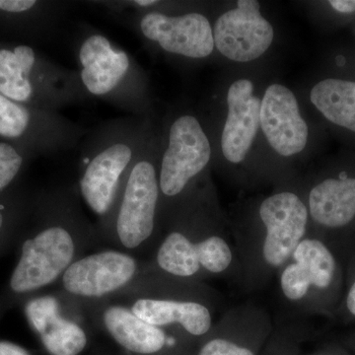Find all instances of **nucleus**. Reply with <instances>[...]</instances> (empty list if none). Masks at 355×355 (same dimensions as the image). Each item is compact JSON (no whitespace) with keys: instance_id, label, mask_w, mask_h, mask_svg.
<instances>
[{"instance_id":"4be33fe9","label":"nucleus","mask_w":355,"mask_h":355,"mask_svg":"<svg viewBox=\"0 0 355 355\" xmlns=\"http://www.w3.org/2000/svg\"><path fill=\"white\" fill-rule=\"evenodd\" d=\"M24 164V156L12 144L0 142V193L15 181Z\"/></svg>"},{"instance_id":"393cba45","label":"nucleus","mask_w":355,"mask_h":355,"mask_svg":"<svg viewBox=\"0 0 355 355\" xmlns=\"http://www.w3.org/2000/svg\"><path fill=\"white\" fill-rule=\"evenodd\" d=\"M261 355H282V336L273 331L270 342L266 345Z\"/></svg>"},{"instance_id":"aec40b11","label":"nucleus","mask_w":355,"mask_h":355,"mask_svg":"<svg viewBox=\"0 0 355 355\" xmlns=\"http://www.w3.org/2000/svg\"><path fill=\"white\" fill-rule=\"evenodd\" d=\"M310 218L327 229H340L355 219V178L324 180L308 196Z\"/></svg>"},{"instance_id":"6ab92c4d","label":"nucleus","mask_w":355,"mask_h":355,"mask_svg":"<svg viewBox=\"0 0 355 355\" xmlns=\"http://www.w3.org/2000/svg\"><path fill=\"white\" fill-rule=\"evenodd\" d=\"M228 114L221 137L224 157L233 164L246 158L260 127L261 101L254 95V84L240 79L227 94Z\"/></svg>"},{"instance_id":"b1692460","label":"nucleus","mask_w":355,"mask_h":355,"mask_svg":"<svg viewBox=\"0 0 355 355\" xmlns=\"http://www.w3.org/2000/svg\"><path fill=\"white\" fill-rule=\"evenodd\" d=\"M0 355H31L28 350L8 340H0Z\"/></svg>"},{"instance_id":"a211bd4d","label":"nucleus","mask_w":355,"mask_h":355,"mask_svg":"<svg viewBox=\"0 0 355 355\" xmlns=\"http://www.w3.org/2000/svg\"><path fill=\"white\" fill-rule=\"evenodd\" d=\"M260 125L268 144L280 155H295L307 144L309 132L297 99L282 84L266 89L261 102Z\"/></svg>"},{"instance_id":"f8f14e48","label":"nucleus","mask_w":355,"mask_h":355,"mask_svg":"<svg viewBox=\"0 0 355 355\" xmlns=\"http://www.w3.org/2000/svg\"><path fill=\"white\" fill-rule=\"evenodd\" d=\"M88 323L106 331L123 349L137 355H160L181 349L191 338L179 331L160 328L137 317L116 299L83 306Z\"/></svg>"},{"instance_id":"423d86ee","label":"nucleus","mask_w":355,"mask_h":355,"mask_svg":"<svg viewBox=\"0 0 355 355\" xmlns=\"http://www.w3.org/2000/svg\"><path fill=\"white\" fill-rule=\"evenodd\" d=\"M113 299L140 319L179 331L200 343L214 327V306L202 282H187L148 268L135 284Z\"/></svg>"},{"instance_id":"9b49d317","label":"nucleus","mask_w":355,"mask_h":355,"mask_svg":"<svg viewBox=\"0 0 355 355\" xmlns=\"http://www.w3.org/2000/svg\"><path fill=\"white\" fill-rule=\"evenodd\" d=\"M116 6L128 8L130 15L127 20L133 29L137 28L142 38L155 43L166 53L198 60L209 57L214 51V31L202 13L168 15L154 9L130 8L121 2Z\"/></svg>"},{"instance_id":"f3484780","label":"nucleus","mask_w":355,"mask_h":355,"mask_svg":"<svg viewBox=\"0 0 355 355\" xmlns=\"http://www.w3.org/2000/svg\"><path fill=\"white\" fill-rule=\"evenodd\" d=\"M214 44L224 57L234 62L257 60L270 48L272 26L261 16L256 0H239L237 8L222 14L214 30Z\"/></svg>"},{"instance_id":"f257e3e1","label":"nucleus","mask_w":355,"mask_h":355,"mask_svg":"<svg viewBox=\"0 0 355 355\" xmlns=\"http://www.w3.org/2000/svg\"><path fill=\"white\" fill-rule=\"evenodd\" d=\"M36 210L38 223L21 245L9 279L13 298L29 299L58 284L77 259L99 244L95 224L84 214L73 186L60 184L44 191Z\"/></svg>"},{"instance_id":"39448f33","label":"nucleus","mask_w":355,"mask_h":355,"mask_svg":"<svg viewBox=\"0 0 355 355\" xmlns=\"http://www.w3.org/2000/svg\"><path fill=\"white\" fill-rule=\"evenodd\" d=\"M164 236L146 261L154 272L187 282H202L209 275L227 272L236 263L235 250L220 232L200 220L196 198H184L163 223Z\"/></svg>"},{"instance_id":"ddd939ff","label":"nucleus","mask_w":355,"mask_h":355,"mask_svg":"<svg viewBox=\"0 0 355 355\" xmlns=\"http://www.w3.org/2000/svg\"><path fill=\"white\" fill-rule=\"evenodd\" d=\"M87 132L58 112L29 108L0 94V137L4 139L31 137L38 150L55 155L78 146Z\"/></svg>"},{"instance_id":"a878e982","label":"nucleus","mask_w":355,"mask_h":355,"mask_svg":"<svg viewBox=\"0 0 355 355\" xmlns=\"http://www.w3.org/2000/svg\"><path fill=\"white\" fill-rule=\"evenodd\" d=\"M330 4L338 12L343 14L355 12V0H331Z\"/></svg>"},{"instance_id":"f03ea898","label":"nucleus","mask_w":355,"mask_h":355,"mask_svg":"<svg viewBox=\"0 0 355 355\" xmlns=\"http://www.w3.org/2000/svg\"><path fill=\"white\" fill-rule=\"evenodd\" d=\"M151 137L148 119L132 114L100 123L81 140L76 190L97 222L109 216L130 168Z\"/></svg>"},{"instance_id":"dca6fc26","label":"nucleus","mask_w":355,"mask_h":355,"mask_svg":"<svg viewBox=\"0 0 355 355\" xmlns=\"http://www.w3.org/2000/svg\"><path fill=\"white\" fill-rule=\"evenodd\" d=\"M272 333L268 313L253 305L239 306L214 323L195 355H261Z\"/></svg>"},{"instance_id":"7ed1b4c3","label":"nucleus","mask_w":355,"mask_h":355,"mask_svg":"<svg viewBox=\"0 0 355 355\" xmlns=\"http://www.w3.org/2000/svg\"><path fill=\"white\" fill-rule=\"evenodd\" d=\"M157 148L153 135L130 168L109 216L95 223L99 243L135 257L155 244L162 226Z\"/></svg>"},{"instance_id":"1a4fd4ad","label":"nucleus","mask_w":355,"mask_h":355,"mask_svg":"<svg viewBox=\"0 0 355 355\" xmlns=\"http://www.w3.org/2000/svg\"><path fill=\"white\" fill-rule=\"evenodd\" d=\"M210 158L211 146L200 121L190 114H180L174 119L159 157L161 225L188 197Z\"/></svg>"},{"instance_id":"5701e85b","label":"nucleus","mask_w":355,"mask_h":355,"mask_svg":"<svg viewBox=\"0 0 355 355\" xmlns=\"http://www.w3.org/2000/svg\"><path fill=\"white\" fill-rule=\"evenodd\" d=\"M293 336V335H292ZM292 336L282 335V355H330L324 354H300L298 352V340H292Z\"/></svg>"},{"instance_id":"9d476101","label":"nucleus","mask_w":355,"mask_h":355,"mask_svg":"<svg viewBox=\"0 0 355 355\" xmlns=\"http://www.w3.org/2000/svg\"><path fill=\"white\" fill-rule=\"evenodd\" d=\"M146 272V261L114 248L83 254L67 268L55 291L77 307L111 300Z\"/></svg>"},{"instance_id":"6e6552de","label":"nucleus","mask_w":355,"mask_h":355,"mask_svg":"<svg viewBox=\"0 0 355 355\" xmlns=\"http://www.w3.org/2000/svg\"><path fill=\"white\" fill-rule=\"evenodd\" d=\"M0 94L55 112L88 98L76 70L40 58L26 44L0 49Z\"/></svg>"},{"instance_id":"2eb2a0df","label":"nucleus","mask_w":355,"mask_h":355,"mask_svg":"<svg viewBox=\"0 0 355 355\" xmlns=\"http://www.w3.org/2000/svg\"><path fill=\"white\" fill-rule=\"evenodd\" d=\"M338 272L336 257L326 243L306 236L279 270L282 295L299 309L313 307L316 296L328 291Z\"/></svg>"},{"instance_id":"0eeeda50","label":"nucleus","mask_w":355,"mask_h":355,"mask_svg":"<svg viewBox=\"0 0 355 355\" xmlns=\"http://www.w3.org/2000/svg\"><path fill=\"white\" fill-rule=\"evenodd\" d=\"M79 80L86 94L101 99L132 116L148 111L146 77L127 51L106 35L84 27L77 37Z\"/></svg>"},{"instance_id":"412c9836","label":"nucleus","mask_w":355,"mask_h":355,"mask_svg":"<svg viewBox=\"0 0 355 355\" xmlns=\"http://www.w3.org/2000/svg\"><path fill=\"white\" fill-rule=\"evenodd\" d=\"M310 100L327 120L355 132V83L324 79L311 90Z\"/></svg>"},{"instance_id":"cd10ccee","label":"nucleus","mask_w":355,"mask_h":355,"mask_svg":"<svg viewBox=\"0 0 355 355\" xmlns=\"http://www.w3.org/2000/svg\"><path fill=\"white\" fill-rule=\"evenodd\" d=\"M345 306H347V309L350 314L355 317V280L352 282L349 292H347V298H345Z\"/></svg>"},{"instance_id":"4468645a","label":"nucleus","mask_w":355,"mask_h":355,"mask_svg":"<svg viewBox=\"0 0 355 355\" xmlns=\"http://www.w3.org/2000/svg\"><path fill=\"white\" fill-rule=\"evenodd\" d=\"M25 315L51 355H79L85 349L87 319L80 308L57 292L27 299Z\"/></svg>"},{"instance_id":"20e7f679","label":"nucleus","mask_w":355,"mask_h":355,"mask_svg":"<svg viewBox=\"0 0 355 355\" xmlns=\"http://www.w3.org/2000/svg\"><path fill=\"white\" fill-rule=\"evenodd\" d=\"M259 227L236 241V259L243 282L258 288L291 260L307 236V205L292 191L273 193L261 202Z\"/></svg>"},{"instance_id":"bb28decb","label":"nucleus","mask_w":355,"mask_h":355,"mask_svg":"<svg viewBox=\"0 0 355 355\" xmlns=\"http://www.w3.org/2000/svg\"><path fill=\"white\" fill-rule=\"evenodd\" d=\"M6 205L0 202V239L6 234L9 224V214Z\"/></svg>"}]
</instances>
